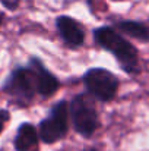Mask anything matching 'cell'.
<instances>
[{"label": "cell", "instance_id": "30bf717a", "mask_svg": "<svg viewBox=\"0 0 149 151\" xmlns=\"http://www.w3.org/2000/svg\"><path fill=\"white\" fill-rule=\"evenodd\" d=\"M1 3L7 7V9H15L18 6V0H1Z\"/></svg>", "mask_w": 149, "mask_h": 151}, {"label": "cell", "instance_id": "277c9868", "mask_svg": "<svg viewBox=\"0 0 149 151\" xmlns=\"http://www.w3.org/2000/svg\"><path fill=\"white\" fill-rule=\"evenodd\" d=\"M67 132V104L64 101L56 104L51 110V116L40 125V137L44 142L51 144L63 138Z\"/></svg>", "mask_w": 149, "mask_h": 151}, {"label": "cell", "instance_id": "8fae6325", "mask_svg": "<svg viewBox=\"0 0 149 151\" xmlns=\"http://www.w3.org/2000/svg\"><path fill=\"white\" fill-rule=\"evenodd\" d=\"M7 111H0V132L3 131V122L7 119Z\"/></svg>", "mask_w": 149, "mask_h": 151}, {"label": "cell", "instance_id": "8992f818", "mask_svg": "<svg viewBox=\"0 0 149 151\" xmlns=\"http://www.w3.org/2000/svg\"><path fill=\"white\" fill-rule=\"evenodd\" d=\"M57 28L60 31V35L63 40L70 46H81L83 43V31L78 25L76 21H73L69 16H60L57 19Z\"/></svg>", "mask_w": 149, "mask_h": 151}, {"label": "cell", "instance_id": "52a82bcc", "mask_svg": "<svg viewBox=\"0 0 149 151\" xmlns=\"http://www.w3.org/2000/svg\"><path fill=\"white\" fill-rule=\"evenodd\" d=\"M32 65L35 66L32 70H34V75H35L37 91L43 96H51L58 88L57 79L50 73L48 70H46V68L38 60H32Z\"/></svg>", "mask_w": 149, "mask_h": 151}, {"label": "cell", "instance_id": "4fadbf2b", "mask_svg": "<svg viewBox=\"0 0 149 151\" xmlns=\"http://www.w3.org/2000/svg\"><path fill=\"white\" fill-rule=\"evenodd\" d=\"M86 151H94V150H86Z\"/></svg>", "mask_w": 149, "mask_h": 151}, {"label": "cell", "instance_id": "9c48e42d", "mask_svg": "<svg viewBox=\"0 0 149 151\" xmlns=\"http://www.w3.org/2000/svg\"><path fill=\"white\" fill-rule=\"evenodd\" d=\"M118 28L126 32L127 35L133 37V38H138V40H149V31L148 28L139 22H135V21H123L118 24Z\"/></svg>", "mask_w": 149, "mask_h": 151}, {"label": "cell", "instance_id": "ba28073f", "mask_svg": "<svg viewBox=\"0 0 149 151\" xmlns=\"http://www.w3.org/2000/svg\"><path fill=\"white\" fill-rule=\"evenodd\" d=\"M15 147L18 151H35L38 147V135L37 131L32 125L24 123L21 125L16 139H15Z\"/></svg>", "mask_w": 149, "mask_h": 151}, {"label": "cell", "instance_id": "7c38bea8", "mask_svg": "<svg viewBox=\"0 0 149 151\" xmlns=\"http://www.w3.org/2000/svg\"><path fill=\"white\" fill-rule=\"evenodd\" d=\"M0 22H1V16H0Z\"/></svg>", "mask_w": 149, "mask_h": 151}, {"label": "cell", "instance_id": "5b68a950", "mask_svg": "<svg viewBox=\"0 0 149 151\" xmlns=\"http://www.w3.org/2000/svg\"><path fill=\"white\" fill-rule=\"evenodd\" d=\"M6 88L9 93L15 96H19L22 99H31L34 94V88H37L34 70H29V69L15 70Z\"/></svg>", "mask_w": 149, "mask_h": 151}, {"label": "cell", "instance_id": "7a4b0ae2", "mask_svg": "<svg viewBox=\"0 0 149 151\" xmlns=\"http://www.w3.org/2000/svg\"><path fill=\"white\" fill-rule=\"evenodd\" d=\"M70 114L75 125V129L82 134L83 137H91L97 126H98V117L94 106L86 100L83 96L75 97L70 103Z\"/></svg>", "mask_w": 149, "mask_h": 151}, {"label": "cell", "instance_id": "3957f363", "mask_svg": "<svg viewBox=\"0 0 149 151\" xmlns=\"http://www.w3.org/2000/svg\"><path fill=\"white\" fill-rule=\"evenodd\" d=\"M83 79L88 91L101 101H110L114 99L118 88L117 78L105 69H91L86 72Z\"/></svg>", "mask_w": 149, "mask_h": 151}, {"label": "cell", "instance_id": "6da1fadb", "mask_svg": "<svg viewBox=\"0 0 149 151\" xmlns=\"http://www.w3.org/2000/svg\"><path fill=\"white\" fill-rule=\"evenodd\" d=\"M95 40L104 49L111 51L126 70H133L138 63V51L127 40L108 27H102L95 31Z\"/></svg>", "mask_w": 149, "mask_h": 151}]
</instances>
